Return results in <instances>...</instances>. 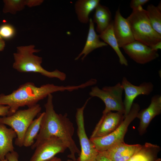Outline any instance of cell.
Returning a JSON list of instances; mask_svg holds the SVG:
<instances>
[{"label":"cell","mask_w":161,"mask_h":161,"mask_svg":"<svg viewBox=\"0 0 161 161\" xmlns=\"http://www.w3.org/2000/svg\"><path fill=\"white\" fill-rule=\"evenodd\" d=\"M44 107L45 111L40 129L35 141L31 146V149H35L43 140L52 136H55L60 139L69 150L70 154L68 157L76 161L75 155L76 154L79 155L80 151L73 139L75 130L73 123L68 117L67 113L62 114L55 112L52 94L48 96Z\"/></svg>","instance_id":"cell-1"},{"label":"cell","mask_w":161,"mask_h":161,"mask_svg":"<svg viewBox=\"0 0 161 161\" xmlns=\"http://www.w3.org/2000/svg\"><path fill=\"white\" fill-rule=\"evenodd\" d=\"M81 88L80 85L64 86L49 83L38 87L32 82H27L20 86L10 94H0V105L10 107L9 116L20 107L27 106L29 108L35 105L50 94L59 91L71 92Z\"/></svg>","instance_id":"cell-2"},{"label":"cell","mask_w":161,"mask_h":161,"mask_svg":"<svg viewBox=\"0 0 161 161\" xmlns=\"http://www.w3.org/2000/svg\"><path fill=\"white\" fill-rule=\"evenodd\" d=\"M40 50L35 49V46L32 44L17 47L16 52L13 54V68L21 72L37 73L49 78H55L61 81L64 80L66 78L64 73L58 69L49 71L42 66V58L34 54Z\"/></svg>","instance_id":"cell-3"},{"label":"cell","mask_w":161,"mask_h":161,"mask_svg":"<svg viewBox=\"0 0 161 161\" xmlns=\"http://www.w3.org/2000/svg\"><path fill=\"white\" fill-rule=\"evenodd\" d=\"M126 18L135 41L150 47L161 41V35L153 28L142 7L132 10Z\"/></svg>","instance_id":"cell-4"},{"label":"cell","mask_w":161,"mask_h":161,"mask_svg":"<svg viewBox=\"0 0 161 161\" xmlns=\"http://www.w3.org/2000/svg\"><path fill=\"white\" fill-rule=\"evenodd\" d=\"M41 109L40 105L37 104L27 109L18 110L10 115L0 117V123L10 126L16 132L17 136L15 144L16 145L23 146L26 131Z\"/></svg>","instance_id":"cell-5"},{"label":"cell","mask_w":161,"mask_h":161,"mask_svg":"<svg viewBox=\"0 0 161 161\" xmlns=\"http://www.w3.org/2000/svg\"><path fill=\"white\" fill-rule=\"evenodd\" d=\"M140 110L139 105L133 103L129 112L119 126L112 133L105 136L90 138L98 152L106 151L124 142V139L130 123L137 117Z\"/></svg>","instance_id":"cell-6"},{"label":"cell","mask_w":161,"mask_h":161,"mask_svg":"<svg viewBox=\"0 0 161 161\" xmlns=\"http://www.w3.org/2000/svg\"><path fill=\"white\" fill-rule=\"evenodd\" d=\"M123 91L121 83L118 82L112 86H105L100 89L97 86L92 87L89 95L92 97L100 99L105 104L103 114L115 111L124 114L125 110L123 100Z\"/></svg>","instance_id":"cell-7"},{"label":"cell","mask_w":161,"mask_h":161,"mask_svg":"<svg viewBox=\"0 0 161 161\" xmlns=\"http://www.w3.org/2000/svg\"><path fill=\"white\" fill-rule=\"evenodd\" d=\"M91 97L86 100L82 106L77 109L76 113L77 135L81 148L79 156L76 161H96L99 153L93 143L88 138L85 128L84 111Z\"/></svg>","instance_id":"cell-8"},{"label":"cell","mask_w":161,"mask_h":161,"mask_svg":"<svg viewBox=\"0 0 161 161\" xmlns=\"http://www.w3.org/2000/svg\"><path fill=\"white\" fill-rule=\"evenodd\" d=\"M67 148L58 137L52 136L41 142L36 147L30 161H45L63 153Z\"/></svg>","instance_id":"cell-9"},{"label":"cell","mask_w":161,"mask_h":161,"mask_svg":"<svg viewBox=\"0 0 161 161\" xmlns=\"http://www.w3.org/2000/svg\"><path fill=\"white\" fill-rule=\"evenodd\" d=\"M125 97L123 101L125 112L124 118L128 115L131 110L133 102L136 97L141 95H148L153 91L154 85L150 82H145L139 86H135L132 84L124 77L121 83Z\"/></svg>","instance_id":"cell-10"},{"label":"cell","mask_w":161,"mask_h":161,"mask_svg":"<svg viewBox=\"0 0 161 161\" xmlns=\"http://www.w3.org/2000/svg\"><path fill=\"white\" fill-rule=\"evenodd\" d=\"M124 118V114L118 112H110L103 114L90 138L103 137L111 134L119 126Z\"/></svg>","instance_id":"cell-11"},{"label":"cell","mask_w":161,"mask_h":161,"mask_svg":"<svg viewBox=\"0 0 161 161\" xmlns=\"http://www.w3.org/2000/svg\"><path fill=\"white\" fill-rule=\"evenodd\" d=\"M122 48L131 59L138 64H143L148 63L159 56L157 51L136 41Z\"/></svg>","instance_id":"cell-12"},{"label":"cell","mask_w":161,"mask_h":161,"mask_svg":"<svg viewBox=\"0 0 161 161\" xmlns=\"http://www.w3.org/2000/svg\"><path fill=\"white\" fill-rule=\"evenodd\" d=\"M113 29L120 48L135 41L128 21L122 16L119 8L115 13Z\"/></svg>","instance_id":"cell-13"},{"label":"cell","mask_w":161,"mask_h":161,"mask_svg":"<svg viewBox=\"0 0 161 161\" xmlns=\"http://www.w3.org/2000/svg\"><path fill=\"white\" fill-rule=\"evenodd\" d=\"M161 113V95L157 94L153 96L147 108L139 111L137 117L140 120L138 130L140 135L144 133L152 120Z\"/></svg>","instance_id":"cell-14"},{"label":"cell","mask_w":161,"mask_h":161,"mask_svg":"<svg viewBox=\"0 0 161 161\" xmlns=\"http://www.w3.org/2000/svg\"><path fill=\"white\" fill-rule=\"evenodd\" d=\"M141 146L139 144L130 145L123 142L102 152L112 161H127Z\"/></svg>","instance_id":"cell-15"},{"label":"cell","mask_w":161,"mask_h":161,"mask_svg":"<svg viewBox=\"0 0 161 161\" xmlns=\"http://www.w3.org/2000/svg\"><path fill=\"white\" fill-rule=\"evenodd\" d=\"M89 30L86 43L81 52L75 58V60H78L83 55L81 58L83 61L94 50L108 45L104 42L100 40L99 35H98L95 31L94 23L91 18L89 19Z\"/></svg>","instance_id":"cell-16"},{"label":"cell","mask_w":161,"mask_h":161,"mask_svg":"<svg viewBox=\"0 0 161 161\" xmlns=\"http://www.w3.org/2000/svg\"><path fill=\"white\" fill-rule=\"evenodd\" d=\"M16 132L11 128L0 123V161L5 159L6 155L14 151L13 140L17 137Z\"/></svg>","instance_id":"cell-17"},{"label":"cell","mask_w":161,"mask_h":161,"mask_svg":"<svg viewBox=\"0 0 161 161\" xmlns=\"http://www.w3.org/2000/svg\"><path fill=\"white\" fill-rule=\"evenodd\" d=\"M160 150L159 145L146 143L127 161H161L158 157Z\"/></svg>","instance_id":"cell-18"},{"label":"cell","mask_w":161,"mask_h":161,"mask_svg":"<svg viewBox=\"0 0 161 161\" xmlns=\"http://www.w3.org/2000/svg\"><path fill=\"white\" fill-rule=\"evenodd\" d=\"M100 38L104 42L109 44L115 51L119 59L120 64L125 66L128 65L127 60L120 49L114 32L113 21H112L106 29L99 35Z\"/></svg>","instance_id":"cell-19"},{"label":"cell","mask_w":161,"mask_h":161,"mask_svg":"<svg viewBox=\"0 0 161 161\" xmlns=\"http://www.w3.org/2000/svg\"><path fill=\"white\" fill-rule=\"evenodd\" d=\"M99 0H79L75 5L76 13L78 20L81 23H89V16L100 3Z\"/></svg>","instance_id":"cell-20"},{"label":"cell","mask_w":161,"mask_h":161,"mask_svg":"<svg viewBox=\"0 0 161 161\" xmlns=\"http://www.w3.org/2000/svg\"><path fill=\"white\" fill-rule=\"evenodd\" d=\"M92 21L97 24L96 31L100 34L106 29L112 21L111 13L109 8L100 3L99 4L95 9Z\"/></svg>","instance_id":"cell-21"},{"label":"cell","mask_w":161,"mask_h":161,"mask_svg":"<svg viewBox=\"0 0 161 161\" xmlns=\"http://www.w3.org/2000/svg\"><path fill=\"white\" fill-rule=\"evenodd\" d=\"M44 114V112L40 113L27 128L24 135L23 146L28 147L31 146L34 143V140L35 139L40 131Z\"/></svg>","instance_id":"cell-22"},{"label":"cell","mask_w":161,"mask_h":161,"mask_svg":"<svg viewBox=\"0 0 161 161\" xmlns=\"http://www.w3.org/2000/svg\"><path fill=\"white\" fill-rule=\"evenodd\" d=\"M148 18L154 29L161 35V3L156 6L152 4L148 5L146 10Z\"/></svg>","instance_id":"cell-23"},{"label":"cell","mask_w":161,"mask_h":161,"mask_svg":"<svg viewBox=\"0 0 161 161\" xmlns=\"http://www.w3.org/2000/svg\"><path fill=\"white\" fill-rule=\"evenodd\" d=\"M2 11L4 13L15 14L27 6L26 0H4Z\"/></svg>","instance_id":"cell-24"},{"label":"cell","mask_w":161,"mask_h":161,"mask_svg":"<svg viewBox=\"0 0 161 161\" xmlns=\"http://www.w3.org/2000/svg\"><path fill=\"white\" fill-rule=\"evenodd\" d=\"M15 34L16 30L12 25L4 24L0 26V35L4 39H11Z\"/></svg>","instance_id":"cell-25"},{"label":"cell","mask_w":161,"mask_h":161,"mask_svg":"<svg viewBox=\"0 0 161 161\" xmlns=\"http://www.w3.org/2000/svg\"><path fill=\"white\" fill-rule=\"evenodd\" d=\"M148 0H132L130 4V7L132 10L138 9L148 2Z\"/></svg>","instance_id":"cell-26"},{"label":"cell","mask_w":161,"mask_h":161,"mask_svg":"<svg viewBox=\"0 0 161 161\" xmlns=\"http://www.w3.org/2000/svg\"><path fill=\"white\" fill-rule=\"evenodd\" d=\"M19 155L15 151L8 153L5 156V159L8 161H19Z\"/></svg>","instance_id":"cell-27"},{"label":"cell","mask_w":161,"mask_h":161,"mask_svg":"<svg viewBox=\"0 0 161 161\" xmlns=\"http://www.w3.org/2000/svg\"><path fill=\"white\" fill-rule=\"evenodd\" d=\"M10 108V107L8 106L0 105V116H9Z\"/></svg>","instance_id":"cell-28"},{"label":"cell","mask_w":161,"mask_h":161,"mask_svg":"<svg viewBox=\"0 0 161 161\" xmlns=\"http://www.w3.org/2000/svg\"><path fill=\"white\" fill-rule=\"evenodd\" d=\"M43 0H26L27 6L30 7L40 5L43 2Z\"/></svg>","instance_id":"cell-29"},{"label":"cell","mask_w":161,"mask_h":161,"mask_svg":"<svg viewBox=\"0 0 161 161\" xmlns=\"http://www.w3.org/2000/svg\"><path fill=\"white\" fill-rule=\"evenodd\" d=\"M96 161H112L103 152H99Z\"/></svg>","instance_id":"cell-30"},{"label":"cell","mask_w":161,"mask_h":161,"mask_svg":"<svg viewBox=\"0 0 161 161\" xmlns=\"http://www.w3.org/2000/svg\"><path fill=\"white\" fill-rule=\"evenodd\" d=\"M150 47L152 50L157 51L158 50L161 49V41L156 44Z\"/></svg>","instance_id":"cell-31"},{"label":"cell","mask_w":161,"mask_h":161,"mask_svg":"<svg viewBox=\"0 0 161 161\" xmlns=\"http://www.w3.org/2000/svg\"><path fill=\"white\" fill-rule=\"evenodd\" d=\"M5 44L4 39L0 35V51H3L5 47Z\"/></svg>","instance_id":"cell-32"},{"label":"cell","mask_w":161,"mask_h":161,"mask_svg":"<svg viewBox=\"0 0 161 161\" xmlns=\"http://www.w3.org/2000/svg\"><path fill=\"white\" fill-rule=\"evenodd\" d=\"M45 161H62L61 159L57 157H54L52 158Z\"/></svg>","instance_id":"cell-33"},{"label":"cell","mask_w":161,"mask_h":161,"mask_svg":"<svg viewBox=\"0 0 161 161\" xmlns=\"http://www.w3.org/2000/svg\"><path fill=\"white\" fill-rule=\"evenodd\" d=\"M66 161H75L72 159H69V160H68Z\"/></svg>","instance_id":"cell-34"},{"label":"cell","mask_w":161,"mask_h":161,"mask_svg":"<svg viewBox=\"0 0 161 161\" xmlns=\"http://www.w3.org/2000/svg\"><path fill=\"white\" fill-rule=\"evenodd\" d=\"M1 161H8L6 159H5L4 160Z\"/></svg>","instance_id":"cell-35"}]
</instances>
